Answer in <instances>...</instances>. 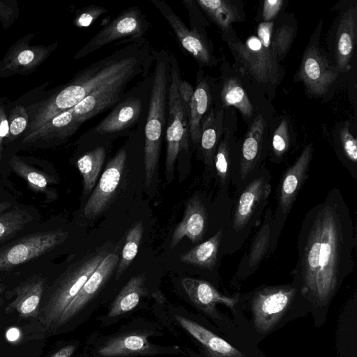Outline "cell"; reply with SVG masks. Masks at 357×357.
Masks as SVG:
<instances>
[{"label":"cell","instance_id":"8d00e7d4","mask_svg":"<svg viewBox=\"0 0 357 357\" xmlns=\"http://www.w3.org/2000/svg\"><path fill=\"white\" fill-rule=\"evenodd\" d=\"M9 164L13 171L23 178L33 190L42 192L47 190L50 178L45 174L30 167L17 157L12 158Z\"/></svg>","mask_w":357,"mask_h":357},{"label":"cell","instance_id":"e0dca14e","mask_svg":"<svg viewBox=\"0 0 357 357\" xmlns=\"http://www.w3.org/2000/svg\"><path fill=\"white\" fill-rule=\"evenodd\" d=\"M174 30L182 47L199 63L212 66L215 59L206 40L195 30L189 29L173 10L162 1H153Z\"/></svg>","mask_w":357,"mask_h":357},{"label":"cell","instance_id":"5bb4252c","mask_svg":"<svg viewBox=\"0 0 357 357\" xmlns=\"http://www.w3.org/2000/svg\"><path fill=\"white\" fill-rule=\"evenodd\" d=\"M126 160V151L121 149L107 163L97 186L85 204V217L94 218L107 207L121 181Z\"/></svg>","mask_w":357,"mask_h":357},{"label":"cell","instance_id":"ee69618b","mask_svg":"<svg viewBox=\"0 0 357 357\" xmlns=\"http://www.w3.org/2000/svg\"><path fill=\"white\" fill-rule=\"evenodd\" d=\"M27 121L23 116H19L13 120L9 130L13 135L20 134L26 127Z\"/></svg>","mask_w":357,"mask_h":357},{"label":"cell","instance_id":"52a82bcc","mask_svg":"<svg viewBox=\"0 0 357 357\" xmlns=\"http://www.w3.org/2000/svg\"><path fill=\"white\" fill-rule=\"evenodd\" d=\"M271 176L261 169L246 185L239 195L228 231L234 237H246V234L257 225L271 192Z\"/></svg>","mask_w":357,"mask_h":357},{"label":"cell","instance_id":"bcb514c9","mask_svg":"<svg viewBox=\"0 0 357 357\" xmlns=\"http://www.w3.org/2000/svg\"><path fill=\"white\" fill-rule=\"evenodd\" d=\"M75 349V347L73 345L66 346L54 353L50 357H71Z\"/></svg>","mask_w":357,"mask_h":357},{"label":"cell","instance_id":"b9f144b4","mask_svg":"<svg viewBox=\"0 0 357 357\" xmlns=\"http://www.w3.org/2000/svg\"><path fill=\"white\" fill-rule=\"evenodd\" d=\"M284 2L283 0H265L262 6V22H272L280 11Z\"/></svg>","mask_w":357,"mask_h":357},{"label":"cell","instance_id":"9a60e30c","mask_svg":"<svg viewBox=\"0 0 357 357\" xmlns=\"http://www.w3.org/2000/svg\"><path fill=\"white\" fill-rule=\"evenodd\" d=\"M143 30L142 17L138 8H128L103 26L79 51L77 56H86L123 37L140 36Z\"/></svg>","mask_w":357,"mask_h":357},{"label":"cell","instance_id":"7402d4cb","mask_svg":"<svg viewBox=\"0 0 357 357\" xmlns=\"http://www.w3.org/2000/svg\"><path fill=\"white\" fill-rule=\"evenodd\" d=\"M220 104L225 109L236 108L250 124L255 116V106L243 86L242 79L234 74H226L222 80Z\"/></svg>","mask_w":357,"mask_h":357},{"label":"cell","instance_id":"7c38bea8","mask_svg":"<svg viewBox=\"0 0 357 357\" xmlns=\"http://www.w3.org/2000/svg\"><path fill=\"white\" fill-rule=\"evenodd\" d=\"M137 67L124 72L97 89L72 107L76 122L80 125L116 102L126 84L135 75Z\"/></svg>","mask_w":357,"mask_h":357},{"label":"cell","instance_id":"277c9868","mask_svg":"<svg viewBox=\"0 0 357 357\" xmlns=\"http://www.w3.org/2000/svg\"><path fill=\"white\" fill-rule=\"evenodd\" d=\"M109 253L105 248L90 252L68 266L59 277L39 319L45 331L55 328L61 314Z\"/></svg>","mask_w":357,"mask_h":357},{"label":"cell","instance_id":"d590c367","mask_svg":"<svg viewBox=\"0 0 357 357\" xmlns=\"http://www.w3.org/2000/svg\"><path fill=\"white\" fill-rule=\"evenodd\" d=\"M33 217L27 210L16 208L0 214V243L22 229Z\"/></svg>","mask_w":357,"mask_h":357},{"label":"cell","instance_id":"c3c4849f","mask_svg":"<svg viewBox=\"0 0 357 357\" xmlns=\"http://www.w3.org/2000/svg\"><path fill=\"white\" fill-rule=\"evenodd\" d=\"M9 126L7 120L1 121L0 123V138L4 137L8 132Z\"/></svg>","mask_w":357,"mask_h":357},{"label":"cell","instance_id":"f546056e","mask_svg":"<svg viewBox=\"0 0 357 357\" xmlns=\"http://www.w3.org/2000/svg\"><path fill=\"white\" fill-rule=\"evenodd\" d=\"M224 231L220 229L213 236L187 252L181 253L180 260L187 264L212 270L217 261Z\"/></svg>","mask_w":357,"mask_h":357},{"label":"cell","instance_id":"ffe728a7","mask_svg":"<svg viewBox=\"0 0 357 357\" xmlns=\"http://www.w3.org/2000/svg\"><path fill=\"white\" fill-rule=\"evenodd\" d=\"M207 222L205 206L199 196H194L187 202L183 218L174 230L170 248L174 249L185 237L193 243L201 241L205 234Z\"/></svg>","mask_w":357,"mask_h":357},{"label":"cell","instance_id":"7bdbcfd3","mask_svg":"<svg viewBox=\"0 0 357 357\" xmlns=\"http://www.w3.org/2000/svg\"><path fill=\"white\" fill-rule=\"evenodd\" d=\"M195 89L192 85L183 80H180L178 84V94L186 111L189 112L190 103L192 98Z\"/></svg>","mask_w":357,"mask_h":357},{"label":"cell","instance_id":"f35d334b","mask_svg":"<svg viewBox=\"0 0 357 357\" xmlns=\"http://www.w3.org/2000/svg\"><path fill=\"white\" fill-rule=\"evenodd\" d=\"M273 155L279 160L290 147L289 123L287 119H282L273 131L271 141Z\"/></svg>","mask_w":357,"mask_h":357},{"label":"cell","instance_id":"1f68e13d","mask_svg":"<svg viewBox=\"0 0 357 357\" xmlns=\"http://www.w3.org/2000/svg\"><path fill=\"white\" fill-rule=\"evenodd\" d=\"M105 158V149L102 146H97L78 159L77 166L83 178L84 194H89L93 188Z\"/></svg>","mask_w":357,"mask_h":357},{"label":"cell","instance_id":"d4e9b609","mask_svg":"<svg viewBox=\"0 0 357 357\" xmlns=\"http://www.w3.org/2000/svg\"><path fill=\"white\" fill-rule=\"evenodd\" d=\"M181 284L192 302L206 311L212 310L217 303L233 307L237 302V298L221 294L213 285L204 280L184 278Z\"/></svg>","mask_w":357,"mask_h":357},{"label":"cell","instance_id":"d6986e66","mask_svg":"<svg viewBox=\"0 0 357 357\" xmlns=\"http://www.w3.org/2000/svg\"><path fill=\"white\" fill-rule=\"evenodd\" d=\"M357 33L356 6H350L341 15L335 38V66L339 72H345L354 55Z\"/></svg>","mask_w":357,"mask_h":357},{"label":"cell","instance_id":"2e32d148","mask_svg":"<svg viewBox=\"0 0 357 357\" xmlns=\"http://www.w3.org/2000/svg\"><path fill=\"white\" fill-rule=\"evenodd\" d=\"M313 144L305 146L295 162L283 175L279 188L276 210L287 217L297 195L305 181L313 155Z\"/></svg>","mask_w":357,"mask_h":357},{"label":"cell","instance_id":"603a6c76","mask_svg":"<svg viewBox=\"0 0 357 357\" xmlns=\"http://www.w3.org/2000/svg\"><path fill=\"white\" fill-rule=\"evenodd\" d=\"M234 123H229V116L225 109L223 132L213 160L220 187L226 190L231 181L232 161L236 154L238 146L234 135Z\"/></svg>","mask_w":357,"mask_h":357},{"label":"cell","instance_id":"30bf717a","mask_svg":"<svg viewBox=\"0 0 357 357\" xmlns=\"http://www.w3.org/2000/svg\"><path fill=\"white\" fill-rule=\"evenodd\" d=\"M286 217L271 208L266 210L262 222L252 238L250 246L242 258L235 276L245 278L252 275L275 248Z\"/></svg>","mask_w":357,"mask_h":357},{"label":"cell","instance_id":"484cf974","mask_svg":"<svg viewBox=\"0 0 357 357\" xmlns=\"http://www.w3.org/2000/svg\"><path fill=\"white\" fill-rule=\"evenodd\" d=\"M142 111L139 98H129L117 105L110 114L102 119L94 131L100 135L121 131L135 122Z\"/></svg>","mask_w":357,"mask_h":357},{"label":"cell","instance_id":"83f0119b","mask_svg":"<svg viewBox=\"0 0 357 357\" xmlns=\"http://www.w3.org/2000/svg\"><path fill=\"white\" fill-rule=\"evenodd\" d=\"M176 317L181 326L215 356L241 357V353L219 335L182 316Z\"/></svg>","mask_w":357,"mask_h":357},{"label":"cell","instance_id":"8fae6325","mask_svg":"<svg viewBox=\"0 0 357 357\" xmlns=\"http://www.w3.org/2000/svg\"><path fill=\"white\" fill-rule=\"evenodd\" d=\"M298 294L293 283L256 289L252 293V308L257 326L263 331L273 327Z\"/></svg>","mask_w":357,"mask_h":357},{"label":"cell","instance_id":"836d02e7","mask_svg":"<svg viewBox=\"0 0 357 357\" xmlns=\"http://www.w3.org/2000/svg\"><path fill=\"white\" fill-rule=\"evenodd\" d=\"M79 124L76 122L72 108L64 111L53 119L45 125L30 133L25 138L26 142L31 141L38 138L50 135V134H58L66 136L70 134L73 129L77 128Z\"/></svg>","mask_w":357,"mask_h":357},{"label":"cell","instance_id":"d6a6232c","mask_svg":"<svg viewBox=\"0 0 357 357\" xmlns=\"http://www.w3.org/2000/svg\"><path fill=\"white\" fill-rule=\"evenodd\" d=\"M149 348L146 337L142 335L134 334L123 336L109 342L98 351L104 357H112L141 353Z\"/></svg>","mask_w":357,"mask_h":357},{"label":"cell","instance_id":"9c48e42d","mask_svg":"<svg viewBox=\"0 0 357 357\" xmlns=\"http://www.w3.org/2000/svg\"><path fill=\"white\" fill-rule=\"evenodd\" d=\"M68 233L60 229L31 234L0 249V271H9L63 243Z\"/></svg>","mask_w":357,"mask_h":357},{"label":"cell","instance_id":"f6af8a7d","mask_svg":"<svg viewBox=\"0 0 357 357\" xmlns=\"http://www.w3.org/2000/svg\"><path fill=\"white\" fill-rule=\"evenodd\" d=\"M35 59V53L30 50L22 51L17 56V61L21 65H28L33 62Z\"/></svg>","mask_w":357,"mask_h":357},{"label":"cell","instance_id":"4316f807","mask_svg":"<svg viewBox=\"0 0 357 357\" xmlns=\"http://www.w3.org/2000/svg\"><path fill=\"white\" fill-rule=\"evenodd\" d=\"M197 4L222 31H228L234 22L245 20V11L240 1L233 0H199Z\"/></svg>","mask_w":357,"mask_h":357},{"label":"cell","instance_id":"60d3db41","mask_svg":"<svg viewBox=\"0 0 357 357\" xmlns=\"http://www.w3.org/2000/svg\"><path fill=\"white\" fill-rule=\"evenodd\" d=\"M107 9L103 7L91 5L84 10L77 16L75 24L78 27H88L101 15L105 13Z\"/></svg>","mask_w":357,"mask_h":357},{"label":"cell","instance_id":"5b68a950","mask_svg":"<svg viewBox=\"0 0 357 357\" xmlns=\"http://www.w3.org/2000/svg\"><path fill=\"white\" fill-rule=\"evenodd\" d=\"M165 52L156 59L151 92L149 114L145 126L144 162L145 185L149 188L155 172L160 151L161 138L165 121L168 61Z\"/></svg>","mask_w":357,"mask_h":357},{"label":"cell","instance_id":"cb8c5ba5","mask_svg":"<svg viewBox=\"0 0 357 357\" xmlns=\"http://www.w3.org/2000/svg\"><path fill=\"white\" fill-rule=\"evenodd\" d=\"M225 109L219 103L211 109L202 122L201 149L206 165L213 163L215 153L223 132Z\"/></svg>","mask_w":357,"mask_h":357},{"label":"cell","instance_id":"681fc988","mask_svg":"<svg viewBox=\"0 0 357 357\" xmlns=\"http://www.w3.org/2000/svg\"><path fill=\"white\" fill-rule=\"evenodd\" d=\"M10 204L7 202H0V214L9 208Z\"/></svg>","mask_w":357,"mask_h":357},{"label":"cell","instance_id":"4fadbf2b","mask_svg":"<svg viewBox=\"0 0 357 357\" xmlns=\"http://www.w3.org/2000/svg\"><path fill=\"white\" fill-rule=\"evenodd\" d=\"M268 130L265 114L261 112L256 114L238 150L239 183H243L257 171L262 160Z\"/></svg>","mask_w":357,"mask_h":357},{"label":"cell","instance_id":"44dd1931","mask_svg":"<svg viewBox=\"0 0 357 357\" xmlns=\"http://www.w3.org/2000/svg\"><path fill=\"white\" fill-rule=\"evenodd\" d=\"M45 279L33 275L21 282L13 290L15 298L5 309L6 313L16 311L22 318L36 317L38 314Z\"/></svg>","mask_w":357,"mask_h":357},{"label":"cell","instance_id":"4dcf8cb0","mask_svg":"<svg viewBox=\"0 0 357 357\" xmlns=\"http://www.w3.org/2000/svg\"><path fill=\"white\" fill-rule=\"evenodd\" d=\"M144 292V274L130 278L114 300L108 314L109 317H116L134 309Z\"/></svg>","mask_w":357,"mask_h":357},{"label":"cell","instance_id":"7a4b0ae2","mask_svg":"<svg viewBox=\"0 0 357 357\" xmlns=\"http://www.w3.org/2000/svg\"><path fill=\"white\" fill-rule=\"evenodd\" d=\"M274 22H261L257 36H250L244 43L236 36L232 26L222 33L236 64V70L243 78L249 77L265 89H272L278 84L283 75L272 45L271 38Z\"/></svg>","mask_w":357,"mask_h":357},{"label":"cell","instance_id":"3957f363","mask_svg":"<svg viewBox=\"0 0 357 357\" xmlns=\"http://www.w3.org/2000/svg\"><path fill=\"white\" fill-rule=\"evenodd\" d=\"M136 56L107 57L86 68L70 85L61 90L38 111L31 121V133L59 114L80 102L93 91L111 82L124 72L137 67Z\"/></svg>","mask_w":357,"mask_h":357},{"label":"cell","instance_id":"8992f818","mask_svg":"<svg viewBox=\"0 0 357 357\" xmlns=\"http://www.w3.org/2000/svg\"><path fill=\"white\" fill-rule=\"evenodd\" d=\"M170 81L168 89V121L166 130L167 153L165 160V176L168 183L174 178L175 163L180 151L188 150L189 112L185 109L178 94V84L181 80L176 60L171 61Z\"/></svg>","mask_w":357,"mask_h":357},{"label":"cell","instance_id":"ac0fdd59","mask_svg":"<svg viewBox=\"0 0 357 357\" xmlns=\"http://www.w3.org/2000/svg\"><path fill=\"white\" fill-rule=\"evenodd\" d=\"M119 260L116 253L109 252L107 255L61 314L54 329L70 320L94 296L116 268Z\"/></svg>","mask_w":357,"mask_h":357},{"label":"cell","instance_id":"6da1fadb","mask_svg":"<svg viewBox=\"0 0 357 357\" xmlns=\"http://www.w3.org/2000/svg\"><path fill=\"white\" fill-rule=\"evenodd\" d=\"M355 227L339 188L311 208L301 222L293 284L298 294L326 303L354 268Z\"/></svg>","mask_w":357,"mask_h":357},{"label":"cell","instance_id":"f1b7e54d","mask_svg":"<svg viewBox=\"0 0 357 357\" xmlns=\"http://www.w3.org/2000/svg\"><path fill=\"white\" fill-rule=\"evenodd\" d=\"M211 102V86L206 79H202L195 89L189 108V133L194 144L200 142L202 122Z\"/></svg>","mask_w":357,"mask_h":357},{"label":"cell","instance_id":"816d5d0a","mask_svg":"<svg viewBox=\"0 0 357 357\" xmlns=\"http://www.w3.org/2000/svg\"><path fill=\"white\" fill-rule=\"evenodd\" d=\"M3 304V300L1 298H0V306H1Z\"/></svg>","mask_w":357,"mask_h":357},{"label":"cell","instance_id":"7dc6e473","mask_svg":"<svg viewBox=\"0 0 357 357\" xmlns=\"http://www.w3.org/2000/svg\"><path fill=\"white\" fill-rule=\"evenodd\" d=\"M20 336V332L17 328H13L8 331L6 333L7 339L9 341L14 342L17 340L18 337Z\"/></svg>","mask_w":357,"mask_h":357},{"label":"cell","instance_id":"74e56055","mask_svg":"<svg viewBox=\"0 0 357 357\" xmlns=\"http://www.w3.org/2000/svg\"><path fill=\"white\" fill-rule=\"evenodd\" d=\"M296 28L290 23H282L273 27L271 45L275 55L280 62L289 52L295 36Z\"/></svg>","mask_w":357,"mask_h":357},{"label":"cell","instance_id":"ba28073f","mask_svg":"<svg viewBox=\"0 0 357 357\" xmlns=\"http://www.w3.org/2000/svg\"><path fill=\"white\" fill-rule=\"evenodd\" d=\"M316 40L311 39L302 58L296 78L302 82L307 93L313 97L324 96L340 73L335 65L324 54Z\"/></svg>","mask_w":357,"mask_h":357},{"label":"cell","instance_id":"ab89813d","mask_svg":"<svg viewBox=\"0 0 357 357\" xmlns=\"http://www.w3.org/2000/svg\"><path fill=\"white\" fill-rule=\"evenodd\" d=\"M340 149L346 160L348 168L352 170L351 166L356 170L357 162V139L349 131V126H343L339 133Z\"/></svg>","mask_w":357,"mask_h":357},{"label":"cell","instance_id":"e575fe53","mask_svg":"<svg viewBox=\"0 0 357 357\" xmlns=\"http://www.w3.org/2000/svg\"><path fill=\"white\" fill-rule=\"evenodd\" d=\"M143 234L144 225L142 221L136 222L128 232L116 270V278L124 273L136 257Z\"/></svg>","mask_w":357,"mask_h":357},{"label":"cell","instance_id":"f907efd6","mask_svg":"<svg viewBox=\"0 0 357 357\" xmlns=\"http://www.w3.org/2000/svg\"><path fill=\"white\" fill-rule=\"evenodd\" d=\"M4 290V286L3 284L0 282V294H1Z\"/></svg>","mask_w":357,"mask_h":357}]
</instances>
